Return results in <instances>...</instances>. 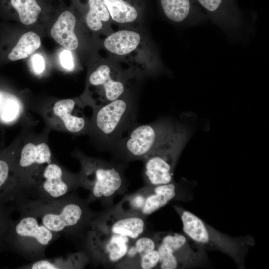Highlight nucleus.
<instances>
[{
	"instance_id": "obj_14",
	"label": "nucleus",
	"mask_w": 269,
	"mask_h": 269,
	"mask_svg": "<svg viewBox=\"0 0 269 269\" xmlns=\"http://www.w3.org/2000/svg\"><path fill=\"white\" fill-rule=\"evenodd\" d=\"M159 3L165 16L175 23L192 25L207 17L197 0H159Z\"/></svg>"
},
{
	"instance_id": "obj_10",
	"label": "nucleus",
	"mask_w": 269,
	"mask_h": 269,
	"mask_svg": "<svg viewBox=\"0 0 269 269\" xmlns=\"http://www.w3.org/2000/svg\"><path fill=\"white\" fill-rule=\"evenodd\" d=\"M155 242L159 256V268L174 269L193 262V251L184 236L177 233L163 234L157 236Z\"/></svg>"
},
{
	"instance_id": "obj_16",
	"label": "nucleus",
	"mask_w": 269,
	"mask_h": 269,
	"mask_svg": "<svg viewBox=\"0 0 269 269\" xmlns=\"http://www.w3.org/2000/svg\"><path fill=\"white\" fill-rule=\"evenodd\" d=\"M145 201L140 212L143 216L149 215L167 204L176 196V185L172 182L143 188Z\"/></svg>"
},
{
	"instance_id": "obj_1",
	"label": "nucleus",
	"mask_w": 269,
	"mask_h": 269,
	"mask_svg": "<svg viewBox=\"0 0 269 269\" xmlns=\"http://www.w3.org/2000/svg\"><path fill=\"white\" fill-rule=\"evenodd\" d=\"M88 204L87 200L72 193L51 201L22 200L17 204L16 210L34 215L54 233L83 239L95 216Z\"/></svg>"
},
{
	"instance_id": "obj_9",
	"label": "nucleus",
	"mask_w": 269,
	"mask_h": 269,
	"mask_svg": "<svg viewBox=\"0 0 269 269\" xmlns=\"http://www.w3.org/2000/svg\"><path fill=\"white\" fill-rule=\"evenodd\" d=\"M177 211L180 215L184 233L196 243L207 248L218 249L228 253L230 252L231 255L232 248L236 250V243L212 230L197 216L180 208H178Z\"/></svg>"
},
{
	"instance_id": "obj_27",
	"label": "nucleus",
	"mask_w": 269,
	"mask_h": 269,
	"mask_svg": "<svg viewBox=\"0 0 269 269\" xmlns=\"http://www.w3.org/2000/svg\"><path fill=\"white\" fill-rule=\"evenodd\" d=\"M144 201L145 195L142 188L137 192L124 198L117 208L125 213L140 214Z\"/></svg>"
},
{
	"instance_id": "obj_13",
	"label": "nucleus",
	"mask_w": 269,
	"mask_h": 269,
	"mask_svg": "<svg viewBox=\"0 0 269 269\" xmlns=\"http://www.w3.org/2000/svg\"><path fill=\"white\" fill-rule=\"evenodd\" d=\"M89 82L100 89L98 107L120 98L127 91L125 77L107 64L100 65L92 72Z\"/></svg>"
},
{
	"instance_id": "obj_6",
	"label": "nucleus",
	"mask_w": 269,
	"mask_h": 269,
	"mask_svg": "<svg viewBox=\"0 0 269 269\" xmlns=\"http://www.w3.org/2000/svg\"><path fill=\"white\" fill-rule=\"evenodd\" d=\"M189 137L188 130L180 124L172 134L144 157L143 178L147 186L172 182L176 163Z\"/></svg>"
},
{
	"instance_id": "obj_31",
	"label": "nucleus",
	"mask_w": 269,
	"mask_h": 269,
	"mask_svg": "<svg viewBox=\"0 0 269 269\" xmlns=\"http://www.w3.org/2000/svg\"><path fill=\"white\" fill-rule=\"evenodd\" d=\"M32 62L33 69L37 73H41L45 69V62L43 57L40 54L33 56Z\"/></svg>"
},
{
	"instance_id": "obj_17",
	"label": "nucleus",
	"mask_w": 269,
	"mask_h": 269,
	"mask_svg": "<svg viewBox=\"0 0 269 269\" xmlns=\"http://www.w3.org/2000/svg\"><path fill=\"white\" fill-rule=\"evenodd\" d=\"M76 18L69 11L63 12L50 31L51 36L59 44L69 50H75L78 40L74 32Z\"/></svg>"
},
{
	"instance_id": "obj_12",
	"label": "nucleus",
	"mask_w": 269,
	"mask_h": 269,
	"mask_svg": "<svg viewBox=\"0 0 269 269\" xmlns=\"http://www.w3.org/2000/svg\"><path fill=\"white\" fill-rule=\"evenodd\" d=\"M206 16L231 37L242 27L243 19L236 0H197Z\"/></svg>"
},
{
	"instance_id": "obj_2",
	"label": "nucleus",
	"mask_w": 269,
	"mask_h": 269,
	"mask_svg": "<svg viewBox=\"0 0 269 269\" xmlns=\"http://www.w3.org/2000/svg\"><path fill=\"white\" fill-rule=\"evenodd\" d=\"M136 98L127 91L120 98L97 108L93 128L101 147L111 151L138 123Z\"/></svg>"
},
{
	"instance_id": "obj_28",
	"label": "nucleus",
	"mask_w": 269,
	"mask_h": 269,
	"mask_svg": "<svg viewBox=\"0 0 269 269\" xmlns=\"http://www.w3.org/2000/svg\"><path fill=\"white\" fill-rule=\"evenodd\" d=\"M14 210L12 206L0 204V251L7 250L5 238L13 220L11 214Z\"/></svg>"
},
{
	"instance_id": "obj_18",
	"label": "nucleus",
	"mask_w": 269,
	"mask_h": 269,
	"mask_svg": "<svg viewBox=\"0 0 269 269\" xmlns=\"http://www.w3.org/2000/svg\"><path fill=\"white\" fill-rule=\"evenodd\" d=\"M141 41L140 34L133 30L123 29L111 34L104 41L105 48L110 53L125 55L135 50Z\"/></svg>"
},
{
	"instance_id": "obj_5",
	"label": "nucleus",
	"mask_w": 269,
	"mask_h": 269,
	"mask_svg": "<svg viewBox=\"0 0 269 269\" xmlns=\"http://www.w3.org/2000/svg\"><path fill=\"white\" fill-rule=\"evenodd\" d=\"M180 124L167 119L134 127L112 149L117 161L125 163L142 160L158 145L167 138Z\"/></svg>"
},
{
	"instance_id": "obj_29",
	"label": "nucleus",
	"mask_w": 269,
	"mask_h": 269,
	"mask_svg": "<svg viewBox=\"0 0 269 269\" xmlns=\"http://www.w3.org/2000/svg\"><path fill=\"white\" fill-rule=\"evenodd\" d=\"M159 260V254L155 249L145 254L141 258L139 267L142 269L154 268L158 265Z\"/></svg>"
},
{
	"instance_id": "obj_25",
	"label": "nucleus",
	"mask_w": 269,
	"mask_h": 269,
	"mask_svg": "<svg viewBox=\"0 0 269 269\" xmlns=\"http://www.w3.org/2000/svg\"><path fill=\"white\" fill-rule=\"evenodd\" d=\"M10 2L17 12L20 21L25 25L34 23L41 11L36 0H10Z\"/></svg>"
},
{
	"instance_id": "obj_15",
	"label": "nucleus",
	"mask_w": 269,
	"mask_h": 269,
	"mask_svg": "<svg viewBox=\"0 0 269 269\" xmlns=\"http://www.w3.org/2000/svg\"><path fill=\"white\" fill-rule=\"evenodd\" d=\"M13 166V157L7 154L0 155V204L11 205L16 209V203L22 194L17 184Z\"/></svg>"
},
{
	"instance_id": "obj_23",
	"label": "nucleus",
	"mask_w": 269,
	"mask_h": 269,
	"mask_svg": "<svg viewBox=\"0 0 269 269\" xmlns=\"http://www.w3.org/2000/svg\"><path fill=\"white\" fill-rule=\"evenodd\" d=\"M21 110L20 102L16 96L0 90V123L13 122L18 118Z\"/></svg>"
},
{
	"instance_id": "obj_26",
	"label": "nucleus",
	"mask_w": 269,
	"mask_h": 269,
	"mask_svg": "<svg viewBox=\"0 0 269 269\" xmlns=\"http://www.w3.org/2000/svg\"><path fill=\"white\" fill-rule=\"evenodd\" d=\"M156 249L154 240L148 237L140 236L129 247L123 263H138L141 258L147 253Z\"/></svg>"
},
{
	"instance_id": "obj_3",
	"label": "nucleus",
	"mask_w": 269,
	"mask_h": 269,
	"mask_svg": "<svg viewBox=\"0 0 269 269\" xmlns=\"http://www.w3.org/2000/svg\"><path fill=\"white\" fill-rule=\"evenodd\" d=\"M19 212V218L12 220L5 238L7 250L31 262L45 258L47 247L60 235L40 224L34 215Z\"/></svg>"
},
{
	"instance_id": "obj_4",
	"label": "nucleus",
	"mask_w": 269,
	"mask_h": 269,
	"mask_svg": "<svg viewBox=\"0 0 269 269\" xmlns=\"http://www.w3.org/2000/svg\"><path fill=\"white\" fill-rule=\"evenodd\" d=\"M81 170L78 176L79 186L88 189L89 203L96 200L111 199L125 187L124 170L127 165L120 162H108L78 155Z\"/></svg>"
},
{
	"instance_id": "obj_22",
	"label": "nucleus",
	"mask_w": 269,
	"mask_h": 269,
	"mask_svg": "<svg viewBox=\"0 0 269 269\" xmlns=\"http://www.w3.org/2000/svg\"><path fill=\"white\" fill-rule=\"evenodd\" d=\"M40 37L35 32L29 31L24 33L8 55V58L16 61L27 57L39 48Z\"/></svg>"
},
{
	"instance_id": "obj_19",
	"label": "nucleus",
	"mask_w": 269,
	"mask_h": 269,
	"mask_svg": "<svg viewBox=\"0 0 269 269\" xmlns=\"http://www.w3.org/2000/svg\"><path fill=\"white\" fill-rule=\"evenodd\" d=\"M75 101L67 99L57 101L53 108L55 115L63 121L66 129L72 133H79L84 130L87 127V121L83 117L73 114L75 109Z\"/></svg>"
},
{
	"instance_id": "obj_11",
	"label": "nucleus",
	"mask_w": 269,
	"mask_h": 269,
	"mask_svg": "<svg viewBox=\"0 0 269 269\" xmlns=\"http://www.w3.org/2000/svg\"><path fill=\"white\" fill-rule=\"evenodd\" d=\"M91 225L104 231L129 237L134 241L145 229L144 216L123 212L117 208L103 215L95 216Z\"/></svg>"
},
{
	"instance_id": "obj_21",
	"label": "nucleus",
	"mask_w": 269,
	"mask_h": 269,
	"mask_svg": "<svg viewBox=\"0 0 269 269\" xmlns=\"http://www.w3.org/2000/svg\"><path fill=\"white\" fill-rule=\"evenodd\" d=\"M114 21L128 23L134 21L137 18L136 8L124 0H103Z\"/></svg>"
},
{
	"instance_id": "obj_30",
	"label": "nucleus",
	"mask_w": 269,
	"mask_h": 269,
	"mask_svg": "<svg viewBox=\"0 0 269 269\" xmlns=\"http://www.w3.org/2000/svg\"><path fill=\"white\" fill-rule=\"evenodd\" d=\"M60 59L62 66L68 70H72L74 67L72 53L68 49L63 50L60 55Z\"/></svg>"
},
{
	"instance_id": "obj_8",
	"label": "nucleus",
	"mask_w": 269,
	"mask_h": 269,
	"mask_svg": "<svg viewBox=\"0 0 269 269\" xmlns=\"http://www.w3.org/2000/svg\"><path fill=\"white\" fill-rule=\"evenodd\" d=\"M38 175L27 199L53 200L69 194L79 186L78 176L67 175L61 166L51 162L47 164Z\"/></svg>"
},
{
	"instance_id": "obj_24",
	"label": "nucleus",
	"mask_w": 269,
	"mask_h": 269,
	"mask_svg": "<svg viewBox=\"0 0 269 269\" xmlns=\"http://www.w3.org/2000/svg\"><path fill=\"white\" fill-rule=\"evenodd\" d=\"M89 10L86 16L88 27L93 31L100 30L103 22H107L111 18L109 10L103 0H89Z\"/></svg>"
},
{
	"instance_id": "obj_20",
	"label": "nucleus",
	"mask_w": 269,
	"mask_h": 269,
	"mask_svg": "<svg viewBox=\"0 0 269 269\" xmlns=\"http://www.w3.org/2000/svg\"><path fill=\"white\" fill-rule=\"evenodd\" d=\"M88 259L87 256L83 254L70 255L66 257H58L54 259L44 258L31 262L22 266L21 269H74L82 267Z\"/></svg>"
},
{
	"instance_id": "obj_7",
	"label": "nucleus",
	"mask_w": 269,
	"mask_h": 269,
	"mask_svg": "<svg viewBox=\"0 0 269 269\" xmlns=\"http://www.w3.org/2000/svg\"><path fill=\"white\" fill-rule=\"evenodd\" d=\"M83 240L89 257L108 265L121 264L134 241L128 237L109 233L92 225Z\"/></svg>"
}]
</instances>
